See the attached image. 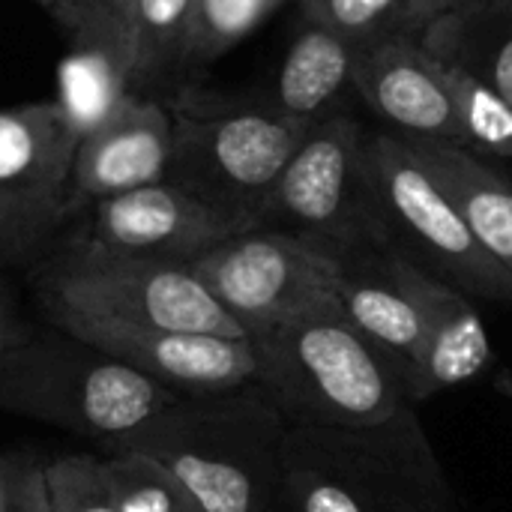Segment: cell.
I'll return each mask as SVG.
<instances>
[{
    "instance_id": "277c9868",
    "label": "cell",
    "mask_w": 512,
    "mask_h": 512,
    "mask_svg": "<svg viewBox=\"0 0 512 512\" xmlns=\"http://www.w3.org/2000/svg\"><path fill=\"white\" fill-rule=\"evenodd\" d=\"M180 396L102 348L36 321L0 369V411L57 426L105 450H135Z\"/></svg>"
},
{
    "instance_id": "4fadbf2b",
    "label": "cell",
    "mask_w": 512,
    "mask_h": 512,
    "mask_svg": "<svg viewBox=\"0 0 512 512\" xmlns=\"http://www.w3.org/2000/svg\"><path fill=\"white\" fill-rule=\"evenodd\" d=\"M351 87L399 138L465 147L444 66L414 36L387 33L357 51Z\"/></svg>"
},
{
    "instance_id": "44dd1931",
    "label": "cell",
    "mask_w": 512,
    "mask_h": 512,
    "mask_svg": "<svg viewBox=\"0 0 512 512\" xmlns=\"http://www.w3.org/2000/svg\"><path fill=\"white\" fill-rule=\"evenodd\" d=\"M102 474L117 512H201L180 480L141 450L105 456Z\"/></svg>"
},
{
    "instance_id": "5bb4252c",
    "label": "cell",
    "mask_w": 512,
    "mask_h": 512,
    "mask_svg": "<svg viewBox=\"0 0 512 512\" xmlns=\"http://www.w3.org/2000/svg\"><path fill=\"white\" fill-rule=\"evenodd\" d=\"M78 339L102 348L129 369L174 396H210L255 384L258 360L252 342L213 333L96 327Z\"/></svg>"
},
{
    "instance_id": "9a60e30c",
    "label": "cell",
    "mask_w": 512,
    "mask_h": 512,
    "mask_svg": "<svg viewBox=\"0 0 512 512\" xmlns=\"http://www.w3.org/2000/svg\"><path fill=\"white\" fill-rule=\"evenodd\" d=\"M81 129L60 99L0 108V189L60 198Z\"/></svg>"
},
{
    "instance_id": "cb8c5ba5",
    "label": "cell",
    "mask_w": 512,
    "mask_h": 512,
    "mask_svg": "<svg viewBox=\"0 0 512 512\" xmlns=\"http://www.w3.org/2000/svg\"><path fill=\"white\" fill-rule=\"evenodd\" d=\"M138 0H54L51 12L69 30L72 45H90L129 66L132 18Z\"/></svg>"
},
{
    "instance_id": "52a82bcc",
    "label": "cell",
    "mask_w": 512,
    "mask_h": 512,
    "mask_svg": "<svg viewBox=\"0 0 512 512\" xmlns=\"http://www.w3.org/2000/svg\"><path fill=\"white\" fill-rule=\"evenodd\" d=\"M363 168L378 243L474 303H512V273L477 243L411 141L393 132L366 135Z\"/></svg>"
},
{
    "instance_id": "603a6c76",
    "label": "cell",
    "mask_w": 512,
    "mask_h": 512,
    "mask_svg": "<svg viewBox=\"0 0 512 512\" xmlns=\"http://www.w3.org/2000/svg\"><path fill=\"white\" fill-rule=\"evenodd\" d=\"M63 225L66 213L60 198L0 189V270L30 267L57 240Z\"/></svg>"
},
{
    "instance_id": "4316f807",
    "label": "cell",
    "mask_w": 512,
    "mask_h": 512,
    "mask_svg": "<svg viewBox=\"0 0 512 512\" xmlns=\"http://www.w3.org/2000/svg\"><path fill=\"white\" fill-rule=\"evenodd\" d=\"M45 480L54 512H117L99 456H60L45 465Z\"/></svg>"
},
{
    "instance_id": "e0dca14e",
    "label": "cell",
    "mask_w": 512,
    "mask_h": 512,
    "mask_svg": "<svg viewBox=\"0 0 512 512\" xmlns=\"http://www.w3.org/2000/svg\"><path fill=\"white\" fill-rule=\"evenodd\" d=\"M414 144V141H411ZM477 243L512 273V180L468 147L414 144Z\"/></svg>"
},
{
    "instance_id": "f1b7e54d",
    "label": "cell",
    "mask_w": 512,
    "mask_h": 512,
    "mask_svg": "<svg viewBox=\"0 0 512 512\" xmlns=\"http://www.w3.org/2000/svg\"><path fill=\"white\" fill-rule=\"evenodd\" d=\"M36 321L24 312L21 294L0 276V369L15 354V348L30 336Z\"/></svg>"
},
{
    "instance_id": "8992f818",
    "label": "cell",
    "mask_w": 512,
    "mask_h": 512,
    "mask_svg": "<svg viewBox=\"0 0 512 512\" xmlns=\"http://www.w3.org/2000/svg\"><path fill=\"white\" fill-rule=\"evenodd\" d=\"M168 180L207 204L237 234L261 228L270 195L303 141V123L273 102L177 99Z\"/></svg>"
},
{
    "instance_id": "2e32d148",
    "label": "cell",
    "mask_w": 512,
    "mask_h": 512,
    "mask_svg": "<svg viewBox=\"0 0 512 512\" xmlns=\"http://www.w3.org/2000/svg\"><path fill=\"white\" fill-rule=\"evenodd\" d=\"M411 36L512 102V0H459Z\"/></svg>"
},
{
    "instance_id": "ffe728a7",
    "label": "cell",
    "mask_w": 512,
    "mask_h": 512,
    "mask_svg": "<svg viewBox=\"0 0 512 512\" xmlns=\"http://www.w3.org/2000/svg\"><path fill=\"white\" fill-rule=\"evenodd\" d=\"M195 0H138L132 18L129 93L165 81L189 63Z\"/></svg>"
},
{
    "instance_id": "7a4b0ae2",
    "label": "cell",
    "mask_w": 512,
    "mask_h": 512,
    "mask_svg": "<svg viewBox=\"0 0 512 512\" xmlns=\"http://www.w3.org/2000/svg\"><path fill=\"white\" fill-rule=\"evenodd\" d=\"M291 423L261 384L180 396L135 447L168 468L201 512H276Z\"/></svg>"
},
{
    "instance_id": "8fae6325",
    "label": "cell",
    "mask_w": 512,
    "mask_h": 512,
    "mask_svg": "<svg viewBox=\"0 0 512 512\" xmlns=\"http://www.w3.org/2000/svg\"><path fill=\"white\" fill-rule=\"evenodd\" d=\"M333 255L339 258L336 297L345 315L411 366L438 306L453 288L384 243L336 249Z\"/></svg>"
},
{
    "instance_id": "3957f363",
    "label": "cell",
    "mask_w": 512,
    "mask_h": 512,
    "mask_svg": "<svg viewBox=\"0 0 512 512\" xmlns=\"http://www.w3.org/2000/svg\"><path fill=\"white\" fill-rule=\"evenodd\" d=\"M27 273L39 321L72 336L96 327L246 336L192 267L111 255L57 234Z\"/></svg>"
},
{
    "instance_id": "f546056e",
    "label": "cell",
    "mask_w": 512,
    "mask_h": 512,
    "mask_svg": "<svg viewBox=\"0 0 512 512\" xmlns=\"http://www.w3.org/2000/svg\"><path fill=\"white\" fill-rule=\"evenodd\" d=\"M453 3H459V0H408V9H405V33L408 36L417 33L432 15L450 9Z\"/></svg>"
},
{
    "instance_id": "d4e9b609",
    "label": "cell",
    "mask_w": 512,
    "mask_h": 512,
    "mask_svg": "<svg viewBox=\"0 0 512 512\" xmlns=\"http://www.w3.org/2000/svg\"><path fill=\"white\" fill-rule=\"evenodd\" d=\"M285 0H195L192 60H213L246 39L261 21H267Z\"/></svg>"
},
{
    "instance_id": "484cf974",
    "label": "cell",
    "mask_w": 512,
    "mask_h": 512,
    "mask_svg": "<svg viewBox=\"0 0 512 512\" xmlns=\"http://www.w3.org/2000/svg\"><path fill=\"white\" fill-rule=\"evenodd\" d=\"M306 21L321 24L354 45H369L387 33H405L408 0H300Z\"/></svg>"
},
{
    "instance_id": "6da1fadb",
    "label": "cell",
    "mask_w": 512,
    "mask_h": 512,
    "mask_svg": "<svg viewBox=\"0 0 512 512\" xmlns=\"http://www.w3.org/2000/svg\"><path fill=\"white\" fill-rule=\"evenodd\" d=\"M249 342L258 360L255 384L291 426L369 429L414 408L408 363L369 339L339 300Z\"/></svg>"
},
{
    "instance_id": "7c38bea8",
    "label": "cell",
    "mask_w": 512,
    "mask_h": 512,
    "mask_svg": "<svg viewBox=\"0 0 512 512\" xmlns=\"http://www.w3.org/2000/svg\"><path fill=\"white\" fill-rule=\"evenodd\" d=\"M174 156L171 111L138 93H126L117 108L84 132L63 192L66 222L84 207L168 180Z\"/></svg>"
},
{
    "instance_id": "83f0119b",
    "label": "cell",
    "mask_w": 512,
    "mask_h": 512,
    "mask_svg": "<svg viewBox=\"0 0 512 512\" xmlns=\"http://www.w3.org/2000/svg\"><path fill=\"white\" fill-rule=\"evenodd\" d=\"M0 512H54L45 465L24 453L0 459Z\"/></svg>"
},
{
    "instance_id": "30bf717a",
    "label": "cell",
    "mask_w": 512,
    "mask_h": 512,
    "mask_svg": "<svg viewBox=\"0 0 512 512\" xmlns=\"http://www.w3.org/2000/svg\"><path fill=\"white\" fill-rule=\"evenodd\" d=\"M234 234L222 216L171 180L96 201L60 231V237L99 252L180 267H192L204 252Z\"/></svg>"
},
{
    "instance_id": "ac0fdd59",
    "label": "cell",
    "mask_w": 512,
    "mask_h": 512,
    "mask_svg": "<svg viewBox=\"0 0 512 512\" xmlns=\"http://www.w3.org/2000/svg\"><path fill=\"white\" fill-rule=\"evenodd\" d=\"M357 51L360 45L351 39L306 21L282 60L273 105L303 126L318 123L342 90L351 87Z\"/></svg>"
},
{
    "instance_id": "d6986e66",
    "label": "cell",
    "mask_w": 512,
    "mask_h": 512,
    "mask_svg": "<svg viewBox=\"0 0 512 512\" xmlns=\"http://www.w3.org/2000/svg\"><path fill=\"white\" fill-rule=\"evenodd\" d=\"M492 360V339L471 297L450 291L438 306L420 354L408 366L411 402H426L450 387L477 378Z\"/></svg>"
},
{
    "instance_id": "9c48e42d",
    "label": "cell",
    "mask_w": 512,
    "mask_h": 512,
    "mask_svg": "<svg viewBox=\"0 0 512 512\" xmlns=\"http://www.w3.org/2000/svg\"><path fill=\"white\" fill-rule=\"evenodd\" d=\"M363 144L366 132L348 114L312 123L270 195L261 228H279L333 252L378 243Z\"/></svg>"
},
{
    "instance_id": "ba28073f",
    "label": "cell",
    "mask_w": 512,
    "mask_h": 512,
    "mask_svg": "<svg viewBox=\"0 0 512 512\" xmlns=\"http://www.w3.org/2000/svg\"><path fill=\"white\" fill-rule=\"evenodd\" d=\"M192 273L246 336L339 300V258L306 237L252 228L204 252Z\"/></svg>"
},
{
    "instance_id": "4dcf8cb0",
    "label": "cell",
    "mask_w": 512,
    "mask_h": 512,
    "mask_svg": "<svg viewBox=\"0 0 512 512\" xmlns=\"http://www.w3.org/2000/svg\"><path fill=\"white\" fill-rule=\"evenodd\" d=\"M405 512H453V504H450V498H441V501L417 504V507H411V510Z\"/></svg>"
},
{
    "instance_id": "7402d4cb",
    "label": "cell",
    "mask_w": 512,
    "mask_h": 512,
    "mask_svg": "<svg viewBox=\"0 0 512 512\" xmlns=\"http://www.w3.org/2000/svg\"><path fill=\"white\" fill-rule=\"evenodd\" d=\"M441 66L465 135V147L512 159V102H507L498 90H492L480 78L447 63Z\"/></svg>"
},
{
    "instance_id": "5b68a950",
    "label": "cell",
    "mask_w": 512,
    "mask_h": 512,
    "mask_svg": "<svg viewBox=\"0 0 512 512\" xmlns=\"http://www.w3.org/2000/svg\"><path fill=\"white\" fill-rule=\"evenodd\" d=\"M450 498L414 408L369 429L291 426L276 512H405Z\"/></svg>"
},
{
    "instance_id": "1f68e13d",
    "label": "cell",
    "mask_w": 512,
    "mask_h": 512,
    "mask_svg": "<svg viewBox=\"0 0 512 512\" xmlns=\"http://www.w3.org/2000/svg\"><path fill=\"white\" fill-rule=\"evenodd\" d=\"M495 384H498V390H501V393H504L507 399H512V375H510V372H501Z\"/></svg>"
},
{
    "instance_id": "d6a6232c",
    "label": "cell",
    "mask_w": 512,
    "mask_h": 512,
    "mask_svg": "<svg viewBox=\"0 0 512 512\" xmlns=\"http://www.w3.org/2000/svg\"><path fill=\"white\" fill-rule=\"evenodd\" d=\"M45 3H48V6H51V3H54V0H45Z\"/></svg>"
}]
</instances>
